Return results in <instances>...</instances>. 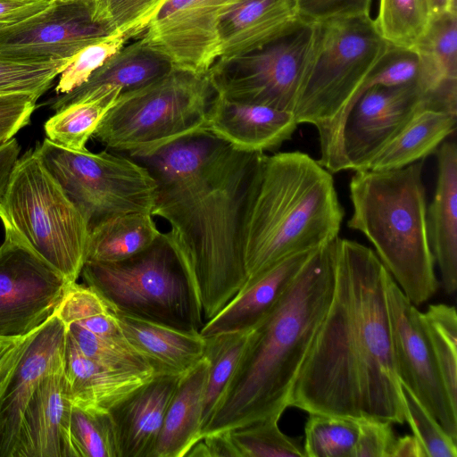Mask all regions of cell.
<instances>
[{"instance_id": "obj_1", "label": "cell", "mask_w": 457, "mask_h": 457, "mask_svg": "<svg viewBox=\"0 0 457 457\" xmlns=\"http://www.w3.org/2000/svg\"><path fill=\"white\" fill-rule=\"evenodd\" d=\"M388 276L375 251L336 238L331 302L289 406L308 413L405 421L386 303Z\"/></svg>"}, {"instance_id": "obj_2", "label": "cell", "mask_w": 457, "mask_h": 457, "mask_svg": "<svg viewBox=\"0 0 457 457\" xmlns=\"http://www.w3.org/2000/svg\"><path fill=\"white\" fill-rule=\"evenodd\" d=\"M259 154L237 151L201 131L137 160L155 179L152 215L170 227L162 237L188 278L204 323L248 279L239 230Z\"/></svg>"}, {"instance_id": "obj_3", "label": "cell", "mask_w": 457, "mask_h": 457, "mask_svg": "<svg viewBox=\"0 0 457 457\" xmlns=\"http://www.w3.org/2000/svg\"><path fill=\"white\" fill-rule=\"evenodd\" d=\"M335 240L312 253L253 328L201 438L269 418L280 419L289 407L294 383L331 302Z\"/></svg>"}, {"instance_id": "obj_4", "label": "cell", "mask_w": 457, "mask_h": 457, "mask_svg": "<svg viewBox=\"0 0 457 457\" xmlns=\"http://www.w3.org/2000/svg\"><path fill=\"white\" fill-rule=\"evenodd\" d=\"M344 217L332 173L318 160L300 151L260 153L240 221L245 285L287 257L334 241Z\"/></svg>"}, {"instance_id": "obj_5", "label": "cell", "mask_w": 457, "mask_h": 457, "mask_svg": "<svg viewBox=\"0 0 457 457\" xmlns=\"http://www.w3.org/2000/svg\"><path fill=\"white\" fill-rule=\"evenodd\" d=\"M424 160L389 170H355L347 227L363 234L405 296L420 305L437 291L430 249Z\"/></svg>"}, {"instance_id": "obj_6", "label": "cell", "mask_w": 457, "mask_h": 457, "mask_svg": "<svg viewBox=\"0 0 457 457\" xmlns=\"http://www.w3.org/2000/svg\"><path fill=\"white\" fill-rule=\"evenodd\" d=\"M388 46L370 16L314 23L293 113L298 124L316 128L318 162L332 174L349 170L343 145L345 121Z\"/></svg>"}, {"instance_id": "obj_7", "label": "cell", "mask_w": 457, "mask_h": 457, "mask_svg": "<svg viewBox=\"0 0 457 457\" xmlns=\"http://www.w3.org/2000/svg\"><path fill=\"white\" fill-rule=\"evenodd\" d=\"M216 91L208 75L173 68L140 87L121 92L93 137L106 150L133 159L205 131Z\"/></svg>"}, {"instance_id": "obj_8", "label": "cell", "mask_w": 457, "mask_h": 457, "mask_svg": "<svg viewBox=\"0 0 457 457\" xmlns=\"http://www.w3.org/2000/svg\"><path fill=\"white\" fill-rule=\"evenodd\" d=\"M4 233L32 249L70 283L86 262L89 222L37 152L19 157L0 198Z\"/></svg>"}, {"instance_id": "obj_9", "label": "cell", "mask_w": 457, "mask_h": 457, "mask_svg": "<svg viewBox=\"0 0 457 457\" xmlns=\"http://www.w3.org/2000/svg\"><path fill=\"white\" fill-rule=\"evenodd\" d=\"M80 275L86 286L124 313L191 332L204 324L188 278L162 233L129 259L86 262Z\"/></svg>"}, {"instance_id": "obj_10", "label": "cell", "mask_w": 457, "mask_h": 457, "mask_svg": "<svg viewBox=\"0 0 457 457\" xmlns=\"http://www.w3.org/2000/svg\"><path fill=\"white\" fill-rule=\"evenodd\" d=\"M35 151L90 225L118 213L149 212L157 185L138 161L115 152L73 151L46 138Z\"/></svg>"}, {"instance_id": "obj_11", "label": "cell", "mask_w": 457, "mask_h": 457, "mask_svg": "<svg viewBox=\"0 0 457 457\" xmlns=\"http://www.w3.org/2000/svg\"><path fill=\"white\" fill-rule=\"evenodd\" d=\"M313 33L314 23L300 19L270 44L216 61L208 71L216 93L231 101L293 112Z\"/></svg>"}, {"instance_id": "obj_12", "label": "cell", "mask_w": 457, "mask_h": 457, "mask_svg": "<svg viewBox=\"0 0 457 457\" xmlns=\"http://www.w3.org/2000/svg\"><path fill=\"white\" fill-rule=\"evenodd\" d=\"M70 283L28 245L4 233L0 245V337L19 339L57 312Z\"/></svg>"}, {"instance_id": "obj_13", "label": "cell", "mask_w": 457, "mask_h": 457, "mask_svg": "<svg viewBox=\"0 0 457 457\" xmlns=\"http://www.w3.org/2000/svg\"><path fill=\"white\" fill-rule=\"evenodd\" d=\"M386 295L399 381L457 441V407L445 389L421 312L405 296L390 274Z\"/></svg>"}, {"instance_id": "obj_14", "label": "cell", "mask_w": 457, "mask_h": 457, "mask_svg": "<svg viewBox=\"0 0 457 457\" xmlns=\"http://www.w3.org/2000/svg\"><path fill=\"white\" fill-rule=\"evenodd\" d=\"M67 328L56 313L0 363V457H14L26 405L40 380L63 368Z\"/></svg>"}, {"instance_id": "obj_15", "label": "cell", "mask_w": 457, "mask_h": 457, "mask_svg": "<svg viewBox=\"0 0 457 457\" xmlns=\"http://www.w3.org/2000/svg\"><path fill=\"white\" fill-rule=\"evenodd\" d=\"M109 35L95 19L93 0H51L37 13L0 31V55L23 62L66 60Z\"/></svg>"}, {"instance_id": "obj_16", "label": "cell", "mask_w": 457, "mask_h": 457, "mask_svg": "<svg viewBox=\"0 0 457 457\" xmlns=\"http://www.w3.org/2000/svg\"><path fill=\"white\" fill-rule=\"evenodd\" d=\"M244 0H167L140 38L173 68L205 74L220 56L219 25Z\"/></svg>"}, {"instance_id": "obj_17", "label": "cell", "mask_w": 457, "mask_h": 457, "mask_svg": "<svg viewBox=\"0 0 457 457\" xmlns=\"http://www.w3.org/2000/svg\"><path fill=\"white\" fill-rule=\"evenodd\" d=\"M425 104L445 109L416 84L365 89L351 107L344 125L343 145L349 170H362Z\"/></svg>"}, {"instance_id": "obj_18", "label": "cell", "mask_w": 457, "mask_h": 457, "mask_svg": "<svg viewBox=\"0 0 457 457\" xmlns=\"http://www.w3.org/2000/svg\"><path fill=\"white\" fill-rule=\"evenodd\" d=\"M71 407L63 368L44 377L23 411L14 457H75L69 435Z\"/></svg>"}, {"instance_id": "obj_19", "label": "cell", "mask_w": 457, "mask_h": 457, "mask_svg": "<svg viewBox=\"0 0 457 457\" xmlns=\"http://www.w3.org/2000/svg\"><path fill=\"white\" fill-rule=\"evenodd\" d=\"M298 125L291 112L231 101L216 93L204 130L237 151L266 153L290 140Z\"/></svg>"}, {"instance_id": "obj_20", "label": "cell", "mask_w": 457, "mask_h": 457, "mask_svg": "<svg viewBox=\"0 0 457 457\" xmlns=\"http://www.w3.org/2000/svg\"><path fill=\"white\" fill-rule=\"evenodd\" d=\"M181 375H156L110 411L120 457H152Z\"/></svg>"}, {"instance_id": "obj_21", "label": "cell", "mask_w": 457, "mask_h": 457, "mask_svg": "<svg viewBox=\"0 0 457 457\" xmlns=\"http://www.w3.org/2000/svg\"><path fill=\"white\" fill-rule=\"evenodd\" d=\"M437 178L434 196L427 208L430 249L447 295L457 289V145L445 140L435 153Z\"/></svg>"}, {"instance_id": "obj_22", "label": "cell", "mask_w": 457, "mask_h": 457, "mask_svg": "<svg viewBox=\"0 0 457 457\" xmlns=\"http://www.w3.org/2000/svg\"><path fill=\"white\" fill-rule=\"evenodd\" d=\"M316 250L287 257L246 284L218 314L203 325L200 335L208 337L254 328L276 305Z\"/></svg>"}, {"instance_id": "obj_23", "label": "cell", "mask_w": 457, "mask_h": 457, "mask_svg": "<svg viewBox=\"0 0 457 457\" xmlns=\"http://www.w3.org/2000/svg\"><path fill=\"white\" fill-rule=\"evenodd\" d=\"M300 19L295 9V0L240 2L220 20V47L217 61H227L270 44Z\"/></svg>"}, {"instance_id": "obj_24", "label": "cell", "mask_w": 457, "mask_h": 457, "mask_svg": "<svg viewBox=\"0 0 457 457\" xmlns=\"http://www.w3.org/2000/svg\"><path fill=\"white\" fill-rule=\"evenodd\" d=\"M112 309L126 340L147 361L155 375H183L204 358L205 339L199 332L178 329Z\"/></svg>"}, {"instance_id": "obj_25", "label": "cell", "mask_w": 457, "mask_h": 457, "mask_svg": "<svg viewBox=\"0 0 457 457\" xmlns=\"http://www.w3.org/2000/svg\"><path fill=\"white\" fill-rule=\"evenodd\" d=\"M63 372L72 404L109 411L156 375L117 370L85 356L67 332Z\"/></svg>"}, {"instance_id": "obj_26", "label": "cell", "mask_w": 457, "mask_h": 457, "mask_svg": "<svg viewBox=\"0 0 457 457\" xmlns=\"http://www.w3.org/2000/svg\"><path fill=\"white\" fill-rule=\"evenodd\" d=\"M456 125L457 112L425 104L362 170H395L425 160L455 132Z\"/></svg>"}, {"instance_id": "obj_27", "label": "cell", "mask_w": 457, "mask_h": 457, "mask_svg": "<svg viewBox=\"0 0 457 457\" xmlns=\"http://www.w3.org/2000/svg\"><path fill=\"white\" fill-rule=\"evenodd\" d=\"M414 49L420 58L423 94L457 110V12L434 15Z\"/></svg>"}, {"instance_id": "obj_28", "label": "cell", "mask_w": 457, "mask_h": 457, "mask_svg": "<svg viewBox=\"0 0 457 457\" xmlns=\"http://www.w3.org/2000/svg\"><path fill=\"white\" fill-rule=\"evenodd\" d=\"M209 363L204 358L181 375L166 411L152 457H183L201 439Z\"/></svg>"}, {"instance_id": "obj_29", "label": "cell", "mask_w": 457, "mask_h": 457, "mask_svg": "<svg viewBox=\"0 0 457 457\" xmlns=\"http://www.w3.org/2000/svg\"><path fill=\"white\" fill-rule=\"evenodd\" d=\"M172 69L168 58L138 38L125 45L86 83L70 93L57 96L49 104L52 109L57 111L100 87H117L121 88V92L135 89L162 77Z\"/></svg>"}, {"instance_id": "obj_30", "label": "cell", "mask_w": 457, "mask_h": 457, "mask_svg": "<svg viewBox=\"0 0 457 457\" xmlns=\"http://www.w3.org/2000/svg\"><path fill=\"white\" fill-rule=\"evenodd\" d=\"M149 212L104 217L90 225L86 262H117L148 249L162 236Z\"/></svg>"}, {"instance_id": "obj_31", "label": "cell", "mask_w": 457, "mask_h": 457, "mask_svg": "<svg viewBox=\"0 0 457 457\" xmlns=\"http://www.w3.org/2000/svg\"><path fill=\"white\" fill-rule=\"evenodd\" d=\"M120 93L117 87H100L55 111L44 125L46 138L70 150L87 149L88 139Z\"/></svg>"}, {"instance_id": "obj_32", "label": "cell", "mask_w": 457, "mask_h": 457, "mask_svg": "<svg viewBox=\"0 0 457 457\" xmlns=\"http://www.w3.org/2000/svg\"><path fill=\"white\" fill-rule=\"evenodd\" d=\"M253 330V328L204 337V356L207 359L209 367L204 393L201 435L214 413Z\"/></svg>"}, {"instance_id": "obj_33", "label": "cell", "mask_w": 457, "mask_h": 457, "mask_svg": "<svg viewBox=\"0 0 457 457\" xmlns=\"http://www.w3.org/2000/svg\"><path fill=\"white\" fill-rule=\"evenodd\" d=\"M56 315L65 326L74 323L98 337L127 341L112 306L86 285L69 286Z\"/></svg>"}, {"instance_id": "obj_34", "label": "cell", "mask_w": 457, "mask_h": 457, "mask_svg": "<svg viewBox=\"0 0 457 457\" xmlns=\"http://www.w3.org/2000/svg\"><path fill=\"white\" fill-rule=\"evenodd\" d=\"M433 17L430 0H379L374 20L380 36L390 45L414 48Z\"/></svg>"}, {"instance_id": "obj_35", "label": "cell", "mask_w": 457, "mask_h": 457, "mask_svg": "<svg viewBox=\"0 0 457 457\" xmlns=\"http://www.w3.org/2000/svg\"><path fill=\"white\" fill-rule=\"evenodd\" d=\"M445 389L457 407V314L455 307L432 303L421 312Z\"/></svg>"}, {"instance_id": "obj_36", "label": "cell", "mask_w": 457, "mask_h": 457, "mask_svg": "<svg viewBox=\"0 0 457 457\" xmlns=\"http://www.w3.org/2000/svg\"><path fill=\"white\" fill-rule=\"evenodd\" d=\"M304 427L305 457H353L359 420L323 413H308Z\"/></svg>"}, {"instance_id": "obj_37", "label": "cell", "mask_w": 457, "mask_h": 457, "mask_svg": "<svg viewBox=\"0 0 457 457\" xmlns=\"http://www.w3.org/2000/svg\"><path fill=\"white\" fill-rule=\"evenodd\" d=\"M69 435L75 457H120L109 411L72 404Z\"/></svg>"}, {"instance_id": "obj_38", "label": "cell", "mask_w": 457, "mask_h": 457, "mask_svg": "<svg viewBox=\"0 0 457 457\" xmlns=\"http://www.w3.org/2000/svg\"><path fill=\"white\" fill-rule=\"evenodd\" d=\"M269 418L228 431L239 457H305L302 438L290 437Z\"/></svg>"}, {"instance_id": "obj_39", "label": "cell", "mask_w": 457, "mask_h": 457, "mask_svg": "<svg viewBox=\"0 0 457 457\" xmlns=\"http://www.w3.org/2000/svg\"><path fill=\"white\" fill-rule=\"evenodd\" d=\"M95 19L111 34L142 35L167 0H93Z\"/></svg>"}, {"instance_id": "obj_40", "label": "cell", "mask_w": 457, "mask_h": 457, "mask_svg": "<svg viewBox=\"0 0 457 457\" xmlns=\"http://www.w3.org/2000/svg\"><path fill=\"white\" fill-rule=\"evenodd\" d=\"M66 328L79 351L87 358L110 368L155 375L147 361L127 341L98 337L74 323Z\"/></svg>"}, {"instance_id": "obj_41", "label": "cell", "mask_w": 457, "mask_h": 457, "mask_svg": "<svg viewBox=\"0 0 457 457\" xmlns=\"http://www.w3.org/2000/svg\"><path fill=\"white\" fill-rule=\"evenodd\" d=\"M71 60L23 62L0 55V94L23 92L40 97Z\"/></svg>"}, {"instance_id": "obj_42", "label": "cell", "mask_w": 457, "mask_h": 457, "mask_svg": "<svg viewBox=\"0 0 457 457\" xmlns=\"http://www.w3.org/2000/svg\"><path fill=\"white\" fill-rule=\"evenodd\" d=\"M401 392L407 421L413 436L422 445L427 457H457V441L453 439L438 421L401 384Z\"/></svg>"}, {"instance_id": "obj_43", "label": "cell", "mask_w": 457, "mask_h": 457, "mask_svg": "<svg viewBox=\"0 0 457 457\" xmlns=\"http://www.w3.org/2000/svg\"><path fill=\"white\" fill-rule=\"evenodd\" d=\"M129 40L123 35L111 34L79 51L60 74L55 87L57 95L71 92L86 83L91 75L112 55L118 53Z\"/></svg>"}, {"instance_id": "obj_44", "label": "cell", "mask_w": 457, "mask_h": 457, "mask_svg": "<svg viewBox=\"0 0 457 457\" xmlns=\"http://www.w3.org/2000/svg\"><path fill=\"white\" fill-rule=\"evenodd\" d=\"M420 75L421 62L418 52L414 48L389 44L365 79L357 98L365 89L374 86H419Z\"/></svg>"}, {"instance_id": "obj_45", "label": "cell", "mask_w": 457, "mask_h": 457, "mask_svg": "<svg viewBox=\"0 0 457 457\" xmlns=\"http://www.w3.org/2000/svg\"><path fill=\"white\" fill-rule=\"evenodd\" d=\"M372 0H295L298 16L319 23L333 19L369 17Z\"/></svg>"}, {"instance_id": "obj_46", "label": "cell", "mask_w": 457, "mask_h": 457, "mask_svg": "<svg viewBox=\"0 0 457 457\" xmlns=\"http://www.w3.org/2000/svg\"><path fill=\"white\" fill-rule=\"evenodd\" d=\"M38 98L23 92L0 94V145L29 123Z\"/></svg>"}, {"instance_id": "obj_47", "label": "cell", "mask_w": 457, "mask_h": 457, "mask_svg": "<svg viewBox=\"0 0 457 457\" xmlns=\"http://www.w3.org/2000/svg\"><path fill=\"white\" fill-rule=\"evenodd\" d=\"M392 425L378 420H359L353 457H391L396 440Z\"/></svg>"}, {"instance_id": "obj_48", "label": "cell", "mask_w": 457, "mask_h": 457, "mask_svg": "<svg viewBox=\"0 0 457 457\" xmlns=\"http://www.w3.org/2000/svg\"><path fill=\"white\" fill-rule=\"evenodd\" d=\"M51 0H0V31L46 8Z\"/></svg>"}, {"instance_id": "obj_49", "label": "cell", "mask_w": 457, "mask_h": 457, "mask_svg": "<svg viewBox=\"0 0 457 457\" xmlns=\"http://www.w3.org/2000/svg\"><path fill=\"white\" fill-rule=\"evenodd\" d=\"M21 146L15 137L0 145V198L20 157Z\"/></svg>"}, {"instance_id": "obj_50", "label": "cell", "mask_w": 457, "mask_h": 457, "mask_svg": "<svg viewBox=\"0 0 457 457\" xmlns=\"http://www.w3.org/2000/svg\"><path fill=\"white\" fill-rule=\"evenodd\" d=\"M391 457H427L425 451L418 441L412 436H404L396 437Z\"/></svg>"}, {"instance_id": "obj_51", "label": "cell", "mask_w": 457, "mask_h": 457, "mask_svg": "<svg viewBox=\"0 0 457 457\" xmlns=\"http://www.w3.org/2000/svg\"><path fill=\"white\" fill-rule=\"evenodd\" d=\"M433 16L444 12H457L456 0H430Z\"/></svg>"}, {"instance_id": "obj_52", "label": "cell", "mask_w": 457, "mask_h": 457, "mask_svg": "<svg viewBox=\"0 0 457 457\" xmlns=\"http://www.w3.org/2000/svg\"><path fill=\"white\" fill-rule=\"evenodd\" d=\"M19 339H11V338H1L0 337V363L7 354V353L15 345V344L20 340Z\"/></svg>"}]
</instances>
